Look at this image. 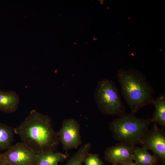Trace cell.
Returning <instances> with one entry per match:
<instances>
[{"label":"cell","instance_id":"6da1fadb","mask_svg":"<svg viewBox=\"0 0 165 165\" xmlns=\"http://www.w3.org/2000/svg\"><path fill=\"white\" fill-rule=\"evenodd\" d=\"M14 132L19 136L22 142L37 153L55 151L60 142L57 132L53 129L50 117L34 109L14 128Z\"/></svg>","mask_w":165,"mask_h":165},{"label":"cell","instance_id":"7a4b0ae2","mask_svg":"<svg viewBox=\"0 0 165 165\" xmlns=\"http://www.w3.org/2000/svg\"><path fill=\"white\" fill-rule=\"evenodd\" d=\"M116 77L131 113L135 115L144 106L152 104L154 91L142 73L136 70L121 69L117 72Z\"/></svg>","mask_w":165,"mask_h":165},{"label":"cell","instance_id":"3957f363","mask_svg":"<svg viewBox=\"0 0 165 165\" xmlns=\"http://www.w3.org/2000/svg\"><path fill=\"white\" fill-rule=\"evenodd\" d=\"M151 123L150 118H140L130 113H125L111 121L109 129L118 143L135 146L141 145Z\"/></svg>","mask_w":165,"mask_h":165},{"label":"cell","instance_id":"277c9868","mask_svg":"<svg viewBox=\"0 0 165 165\" xmlns=\"http://www.w3.org/2000/svg\"><path fill=\"white\" fill-rule=\"evenodd\" d=\"M94 95L98 109L104 114L118 117L126 113L118 89L112 81L107 79L100 80Z\"/></svg>","mask_w":165,"mask_h":165},{"label":"cell","instance_id":"5b68a950","mask_svg":"<svg viewBox=\"0 0 165 165\" xmlns=\"http://www.w3.org/2000/svg\"><path fill=\"white\" fill-rule=\"evenodd\" d=\"M2 154L6 165H34L37 154L22 142L12 145Z\"/></svg>","mask_w":165,"mask_h":165},{"label":"cell","instance_id":"8992f818","mask_svg":"<svg viewBox=\"0 0 165 165\" xmlns=\"http://www.w3.org/2000/svg\"><path fill=\"white\" fill-rule=\"evenodd\" d=\"M80 129V125L75 119L64 120L57 134L64 150L77 148L82 144Z\"/></svg>","mask_w":165,"mask_h":165},{"label":"cell","instance_id":"52a82bcc","mask_svg":"<svg viewBox=\"0 0 165 165\" xmlns=\"http://www.w3.org/2000/svg\"><path fill=\"white\" fill-rule=\"evenodd\" d=\"M148 150H150L161 161L165 162V136L164 131L157 124L153 125L145 136L141 145Z\"/></svg>","mask_w":165,"mask_h":165},{"label":"cell","instance_id":"ba28073f","mask_svg":"<svg viewBox=\"0 0 165 165\" xmlns=\"http://www.w3.org/2000/svg\"><path fill=\"white\" fill-rule=\"evenodd\" d=\"M135 146L118 143L105 151L104 159L112 164H121L133 160Z\"/></svg>","mask_w":165,"mask_h":165},{"label":"cell","instance_id":"9c48e42d","mask_svg":"<svg viewBox=\"0 0 165 165\" xmlns=\"http://www.w3.org/2000/svg\"><path fill=\"white\" fill-rule=\"evenodd\" d=\"M20 101L18 95L13 91L0 90V110L7 113L15 112Z\"/></svg>","mask_w":165,"mask_h":165},{"label":"cell","instance_id":"30bf717a","mask_svg":"<svg viewBox=\"0 0 165 165\" xmlns=\"http://www.w3.org/2000/svg\"><path fill=\"white\" fill-rule=\"evenodd\" d=\"M67 154L59 152L47 151L37 153L34 165H57L65 160Z\"/></svg>","mask_w":165,"mask_h":165},{"label":"cell","instance_id":"8fae6325","mask_svg":"<svg viewBox=\"0 0 165 165\" xmlns=\"http://www.w3.org/2000/svg\"><path fill=\"white\" fill-rule=\"evenodd\" d=\"M155 108L152 123L159 125L164 131L165 128V94L162 93L155 99L152 104Z\"/></svg>","mask_w":165,"mask_h":165},{"label":"cell","instance_id":"7c38bea8","mask_svg":"<svg viewBox=\"0 0 165 165\" xmlns=\"http://www.w3.org/2000/svg\"><path fill=\"white\" fill-rule=\"evenodd\" d=\"M145 148L135 146L133 160L138 165H156L159 164L160 160L156 156L152 155Z\"/></svg>","mask_w":165,"mask_h":165},{"label":"cell","instance_id":"4fadbf2b","mask_svg":"<svg viewBox=\"0 0 165 165\" xmlns=\"http://www.w3.org/2000/svg\"><path fill=\"white\" fill-rule=\"evenodd\" d=\"M14 129L7 124L0 123V151L7 150L12 145Z\"/></svg>","mask_w":165,"mask_h":165},{"label":"cell","instance_id":"5bb4252c","mask_svg":"<svg viewBox=\"0 0 165 165\" xmlns=\"http://www.w3.org/2000/svg\"><path fill=\"white\" fill-rule=\"evenodd\" d=\"M91 147V144L89 142L84 144L70 157L64 165H82Z\"/></svg>","mask_w":165,"mask_h":165},{"label":"cell","instance_id":"9a60e30c","mask_svg":"<svg viewBox=\"0 0 165 165\" xmlns=\"http://www.w3.org/2000/svg\"><path fill=\"white\" fill-rule=\"evenodd\" d=\"M86 165H103L104 162L100 158L98 154L88 153L83 162Z\"/></svg>","mask_w":165,"mask_h":165},{"label":"cell","instance_id":"2e32d148","mask_svg":"<svg viewBox=\"0 0 165 165\" xmlns=\"http://www.w3.org/2000/svg\"><path fill=\"white\" fill-rule=\"evenodd\" d=\"M0 165H6L4 158L2 153H0Z\"/></svg>","mask_w":165,"mask_h":165},{"label":"cell","instance_id":"e0dca14e","mask_svg":"<svg viewBox=\"0 0 165 165\" xmlns=\"http://www.w3.org/2000/svg\"><path fill=\"white\" fill-rule=\"evenodd\" d=\"M133 160L130 161L128 162H127L123 164V165H138L135 162H134L133 161Z\"/></svg>","mask_w":165,"mask_h":165},{"label":"cell","instance_id":"ac0fdd59","mask_svg":"<svg viewBox=\"0 0 165 165\" xmlns=\"http://www.w3.org/2000/svg\"><path fill=\"white\" fill-rule=\"evenodd\" d=\"M112 165H123L121 164H112Z\"/></svg>","mask_w":165,"mask_h":165},{"label":"cell","instance_id":"d6986e66","mask_svg":"<svg viewBox=\"0 0 165 165\" xmlns=\"http://www.w3.org/2000/svg\"><path fill=\"white\" fill-rule=\"evenodd\" d=\"M57 165H59L58 164Z\"/></svg>","mask_w":165,"mask_h":165}]
</instances>
